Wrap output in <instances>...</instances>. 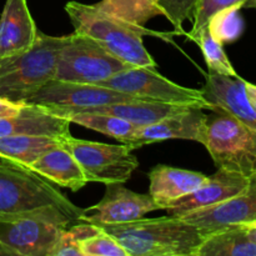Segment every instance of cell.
<instances>
[{"mask_svg": "<svg viewBox=\"0 0 256 256\" xmlns=\"http://www.w3.org/2000/svg\"><path fill=\"white\" fill-rule=\"evenodd\" d=\"M218 169L250 178L256 172V129L222 112L208 115L206 142Z\"/></svg>", "mask_w": 256, "mask_h": 256, "instance_id": "8992f818", "label": "cell"}, {"mask_svg": "<svg viewBox=\"0 0 256 256\" xmlns=\"http://www.w3.org/2000/svg\"><path fill=\"white\" fill-rule=\"evenodd\" d=\"M245 92H246L250 104H252V106L254 108V110L256 112V84H252V82H249L245 80Z\"/></svg>", "mask_w": 256, "mask_h": 256, "instance_id": "f546056e", "label": "cell"}, {"mask_svg": "<svg viewBox=\"0 0 256 256\" xmlns=\"http://www.w3.org/2000/svg\"><path fill=\"white\" fill-rule=\"evenodd\" d=\"M240 6H230L220 10L208 22L210 34L219 42L229 44L242 36L244 32V19L240 14Z\"/></svg>", "mask_w": 256, "mask_h": 256, "instance_id": "d4e9b609", "label": "cell"}, {"mask_svg": "<svg viewBox=\"0 0 256 256\" xmlns=\"http://www.w3.org/2000/svg\"><path fill=\"white\" fill-rule=\"evenodd\" d=\"M200 90L212 112L228 114L256 129V112L248 99L244 79L208 74Z\"/></svg>", "mask_w": 256, "mask_h": 256, "instance_id": "9a60e30c", "label": "cell"}, {"mask_svg": "<svg viewBox=\"0 0 256 256\" xmlns=\"http://www.w3.org/2000/svg\"><path fill=\"white\" fill-rule=\"evenodd\" d=\"M82 256H129V252L112 235L105 230L82 240L80 244Z\"/></svg>", "mask_w": 256, "mask_h": 256, "instance_id": "4316f807", "label": "cell"}, {"mask_svg": "<svg viewBox=\"0 0 256 256\" xmlns=\"http://www.w3.org/2000/svg\"><path fill=\"white\" fill-rule=\"evenodd\" d=\"M39 32L26 0H6L0 16V56L28 52Z\"/></svg>", "mask_w": 256, "mask_h": 256, "instance_id": "2e32d148", "label": "cell"}, {"mask_svg": "<svg viewBox=\"0 0 256 256\" xmlns=\"http://www.w3.org/2000/svg\"><path fill=\"white\" fill-rule=\"evenodd\" d=\"M65 12L74 32L92 38L110 54L132 66L156 69V62L142 42V36L150 34L144 26L112 14L99 4L69 2L65 5Z\"/></svg>", "mask_w": 256, "mask_h": 256, "instance_id": "7a4b0ae2", "label": "cell"}, {"mask_svg": "<svg viewBox=\"0 0 256 256\" xmlns=\"http://www.w3.org/2000/svg\"><path fill=\"white\" fill-rule=\"evenodd\" d=\"M96 85L110 88L148 102L188 105L212 112V106L202 98V90L175 84L152 68L130 66Z\"/></svg>", "mask_w": 256, "mask_h": 256, "instance_id": "ba28073f", "label": "cell"}, {"mask_svg": "<svg viewBox=\"0 0 256 256\" xmlns=\"http://www.w3.org/2000/svg\"><path fill=\"white\" fill-rule=\"evenodd\" d=\"M0 256H14V255H12V252H10L9 249H6V248L0 242Z\"/></svg>", "mask_w": 256, "mask_h": 256, "instance_id": "1f68e13d", "label": "cell"}, {"mask_svg": "<svg viewBox=\"0 0 256 256\" xmlns=\"http://www.w3.org/2000/svg\"><path fill=\"white\" fill-rule=\"evenodd\" d=\"M194 225L202 236L232 226H244L256 222V172L249 184L235 196L198 212L182 216Z\"/></svg>", "mask_w": 256, "mask_h": 256, "instance_id": "7c38bea8", "label": "cell"}, {"mask_svg": "<svg viewBox=\"0 0 256 256\" xmlns=\"http://www.w3.org/2000/svg\"><path fill=\"white\" fill-rule=\"evenodd\" d=\"M142 100L132 95L96 84H79L52 79L45 82L29 100V104L42 108H70L86 109L114 102Z\"/></svg>", "mask_w": 256, "mask_h": 256, "instance_id": "30bf717a", "label": "cell"}, {"mask_svg": "<svg viewBox=\"0 0 256 256\" xmlns=\"http://www.w3.org/2000/svg\"><path fill=\"white\" fill-rule=\"evenodd\" d=\"M249 180L250 178L239 172L218 169L199 189L174 202L165 210L168 215L182 218L198 210L214 206L242 192L249 184Z\"/></svg>", "mask_w": 256, "mask_h": 256, "instance_id": "5bb4252c", "label": "cell"}, {"mask_svg": "<svg viewBox=\"0 0 256 256\" xmlns=\"http://www.w3.org/2000/svg\"><path fill=\"white\" fill-rule=\"evenodd\" d=\"M244 2L245 0H199L196 10H195L194 20H192V28L190 32H188L189 39L194 40L196 35L206 28L212 15L219 12L220 10H224L230 6L242 8Z\"/></svg>", "mask_w": 256, "mask_h": 256, "instance_id": "83f0119b", "label": "cell"}, {"mask_svg": "<svg viewBox=\"0 0 256 256\" xmlns=\"http://www.w3.org/2000/svg\"><path fill=\"white\" fill-rule=\"evenodd\" d=\"M159 15L166 18L172 26L182 32L186 20L192 22L199 0H155Z\"/></svg>", "mask_w": 256, "mask_h": 256, "instance_id": "484cf974", "label": "cell"}, {"mask_svg": "<svg viewBox=\"0 0 256 256\" xmlns=\"http://www.w3.org/2000/svg\"><path fill=\"white\" fill-rule=\"evenodd\" d=\"M162 210L150 194H139L124 186V182L106 184L102 199L94 206L84 209L82 222L92 224H122L144 218Z\"/></svg>", "mask_w": 256, "mask_h": 256, "instance_id": "4fadbf2b", "label": "cell"}, {"mask_svg": "<svg viewBox=\"0 0 256 256\" xmlns=\"http://www.w3.org/2000/svg\"><path fill=\"white\" fill-rule=\"evenodd\" d=\"M69 119L52 114L40 105L26 102L22 112L0 119V138L14 135H48L65 138L70 134Z\"/></svg>", "mask_w": 256, "mask_h": 256, "instance_id": "ac0fdd59", "label": "cell"}, {"mask_svg": "<svg viewBox=\"0 0 256 256\" xmlns=\"http://www.w3.org/2000/svg\"><path fill=\"white\" fill-rule=\"evenodd\" d=\"M62 38L40 32L32 49L0 56V98L28 102L45 82L54 79Z\"/></svg>", "mask_w": 256, "mask_h": 256, "instance_id": "277c9868", "label": "cell"}, {"mask_svg": "<svg viewBox=\"0 0 256 256\" xmlns=\"http://www.w3.org/2000/svg\"><path fill=\"white\" fill-rule=\"evenodd\" d=\"M132 65L110 54L92 38L74 32L62 38L54 79L99 84Z\"/></svg>", "mask_w": 256, "mask_h": 256, "instance_id": "5b68a950", "label": "cell"}, {"mask_svg": "<svg viewBox=\"0 0 256 256\" xmlns=\"http://www.w3.org/2000/svg\"><path fill=\"white\" fill-rule=\"evenodd\" d=\"M29 169L48 182L72 192H79L89 182L78 160L62 144L42 155Z\"/></svg>", "mask_w": 256, "mask_h": 256, "instance_id": "d6986e66", "label": "cell"}, {"mask_svg": "<svg viewBox=\"0 0 256 256\" xmlns=\"http://www.w3.org/2000/svg\"><path fill=\"white\" fill-rule=\"evenodd\" d=\"M245 229H246V232L248 235H249L250 239L256 244V222H254V224L245 225Z\"/></svg>", "mask_w": 256, "mask_h": 256, "instance_id": "4dcf8cb0", "label": "cell"}, {"mask_svg": "<svg viewBox=\"0 0 256 256\" xmlns=\"http://www.w3.org/2000/svg\"><path fill=\"white\" fill-rule=\"evenodd\" d=\"M242 8H248V9H256V0H245Z\"/></svg>", "mask_w": 256, "mask_h": 256, "instance_id": "d6a6232c", "label": "cell"}, {"mask_svg": "<svg viewBox=\"0 0 256 256\" xmlns=\"http://www.w3.org/2000/svg\"><path fill=\"white\" fill-rule=\"evenodd\" d=\"M62 140L64 138L48 135L2 136L0 138V160L29 169L42 155L62 144Z\"/></svg>", "mask_w": 256, "mask_h": 256, "instance_id": "ffe728a7", "label": "cell"}, {"mask_svg": "<svg viewBox=\"0 0 256 256\" xmlns=\"http://www.w3.org/2000/svg\"><path fill=\"white\" fill-rule=\"evenodd\" d=\"M106 12L139 26L159 15L155 0H102L98 2Z\"/></svg>", "mask_w": 256, "mask_h": 256, "instance_id": "cb8c5ba5", "label": "cell"}, {"mask_svg": "<svg viewBox=\"0 0 256 256\" xmlns=\"http://www.w3.org/2000/svg\"><path fill=\"white\" fill-rule=\"evenodd\" d=\"M25 106H26V102H16L0 98V119L14 116L22 112Z\"/></svg>", "mask_w": 256, "mask_h": 256, "instance_id": "f1b7e54d", "label": "cell"}, {"mask_svg": "<svg viewBox=\"0 0 256 256\" xmlns=\"http://www.w3.org/2000/svg\"><path fill=\"white\" fill-rule=\"evenodd\" d=\"M46 109V108H44ZM52 114L60 115L70 120L72 124H78L86 129L95 130L98 132L119 140L122 144L129 142L135 134L139 126H135L132 122L122 119V118L112 116L108 114L99 112H72V110L60 109V108H48Z\"/></svg>", "mask_w": 256, "mask_h": 256, "instance_id": "44dd1931", "label": "cell"}, {"mask_svg": "<svg viewBox=\"0 0 256 256\" xmlns=\"http://www.w3.org/2000/svg\"><path fill=\"white\" fill-rule=\"evenodd\" d=\"M80 222L69 212L50 208L10 222H0V242L14 256H50L62 232Z\"/></svg>", "mask_w": 256, "mask_h": 256, "instance_id": "52a82bcc", "label": "cell"}, {"mask_svg": "<svg viewBox=\"0 0 256 256\" xmlns=\"http://www.w3.org/2000/svg\"><path fill=\"white\" fill-rule=\"evenodd\" d=\"M208 179V175L199 172L156 165L149 172V194L165 210L174 202L199 189Z\"/></svg>", "mask_w": 256, "mask_h": 256, "instance_id": "e0dca14e", "label": "cell"}, {"mask_svg": "<svg viewBox=\"0 0 256 256\" xmlns=\"http://www.w3.org/2000/svg\"><path fill=\"white\" fill-rule=\"evenodd\" d=\"M208 115L196 106H185L152 124L139 126L125 145L132 150L162 140L182 139L206 142Z\"/></svg>", "mask_w": 256, "mask_h": 256, "instance_id": "8fae6325", "label": "cell"}, {"mask_svg": "<svg viewBox=\"0 0 256 256\" xmlns=\"http://www.w3.org/2000/svg\"><path fill=\"white\" fill-rule=\"evenodd\" d=\"M62 145L74 155L89 182H126L139 166V160L125 144H104L69 135Z\"/></svg>", "mask_w": 256, "mask_h": 256, "instance_id": "9c48e42d", "label": "cell"}, {"mask_svg": "<svg viewBox=\"0 0 256 256\" xmlns=\"http://www.w3.org/2000/svg\"><path fill=\"white\" fill-rule=\"evenodd\" d=\"M196 256H256V244L244 226H232L204 238Z\"/></svg>", "mask_w": 256, "mask_h": 256, "instance_id": "7402d4cb", "label": "cell"}, {"mask_svg": "<svg viewBox=\"0 0 256 256\" xmlns=\"http://www.w3.org/2000/svg\"><path fill=\"white\" fill-rule=\"evenodd\" d=\"M59 208L82 222L84 209L72 204L46 179L28 168L0 162V222Z\"/></svg>", "mask_w": 256, "mask_h": 256, "instance_id": "3957f363", "label": "cell"}, {"mask_svg": "<svg viewBox=\"0 0 256 256\" xmlns=\"http://www.w3.org/2000/svg\"><path fill=\"white\" fill-rule=\"evenodd\" d=\"M98 226L112 235L129 256H196L204 240L194 225L172 215Z\"/></svg>", "mask_w": 256, "mask_h": 256, "instance_id": "6da1fadb", "label": "cell"}, {"mask_svg": "<svg viewBox=\"0 0 256 256\" xmlns=\"http://www.w3.org/2000/svg\"><path fill=\"white\" fill-rule=\"evenodd\" d=\"M194 42L202 49V55H204L205 62L209 68V74L215 75H224V76H239L236 70L232 66V62L228 58L226 52H224L222 42H218L212 34H210L208 26L202 29Z\"/></svg>", "mask_w": 256, "mask_h": 256, "instance_id": "603a6c76", "label": "cell"}]
</instances>
